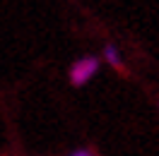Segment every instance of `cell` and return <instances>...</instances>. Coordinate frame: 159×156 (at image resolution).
I'll list each match as a JSON object with an SVG mask.
<instances>
[{
    "label": "cell",
    "mask_w": 159,
    "mask_h": 156,
    "mask_svg": "<svg viewBox=\"0 0 159 156\" xmlns=\"http://www.w3.org/2000/svg\"><path fill=\"white\" fill-rule=\"evenodd\" d=\"M104 60L109 63L111 67H116V70H120V67H123L120 53H118V48H116L113 43H106V46H104Z\"/></svg>",
    "instance_id": "2"
},
{
    "label": "cell",
    "mask_w": 159,
    "mask_h": 156,
    "mask_svg": "<svg viewBox=\"0 0 159 156\" xmlns=\"http://www.w3.org/2000/svg\"><path fill=\"white\" fill-rule=\"evenodd\" d=\"M99 58L97 55H87V58H80L77 63H72L70 67V82L75 87H84L97 72H99Z\"/></svg>",
    "instance_id": "1"
},
{
    "label": "cell",
    "mask_w": 159,
    "mask_h": 156,
    "mask_svg": "<svg viewBox=\"0 0 159 156\" xmlns=\"http://www.w3.org/2000/svg\"><path fill=\"white\" fill-rule=\"evenodd\" d=\"M70 156H97L94 151H89V149H75Z\"/></svg>",
    "instance_id": "3"
}]
</instances>
